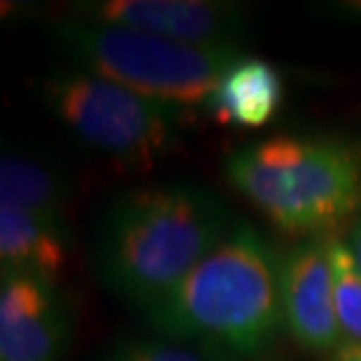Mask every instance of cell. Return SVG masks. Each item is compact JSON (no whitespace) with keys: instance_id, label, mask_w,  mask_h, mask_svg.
<instances>
[{"instance_id":"cell-1","label":"cell","mask_w":361,"mask_h":361,"mask_svg":"<svg viewBox=\"0 0 361 361\" xmlns=\"http://www.w3.org/2000/svg\"><path fill=\"white\" fill-rule=\"evenodd\" d=\"M235 228L214 190L190 180L141 185L99 216L92 263L101 286L146 312L176 288Z\"/></svg>"},{"instance_id":"cell-2","label":"cell","mask_w":361,"mask_h":361,"mask_svg":"<svg viewBox=\"0 0 361 361\" xmlns=\"http://www.w3.org/2000/svg\"><path fill=\"white\" fill-rule=\"evenodd\" d=\"M281 256L249 223L226 240L143 317L155 336L197 343L235 359H261L284 331L279 295Z\"/></svg>"},{"instance_id":"cell-3","label":"cell","mask_w":361,"mask_h":361,"mask_svg":"<svg viewBox=\"0 0 361 361\" xmlns=\"http://www.w3.org/2000/svg\"><path fill=\"white\" fill-rule=\"evenodd\" d=\"M228 183L272 226L331 237L361 214V148L331 136H274L233 150Z\"/></svg>"},{"instance_id":"cell-4","label":"cell","mask_w":361,"mask_h":361,"mask_svg":"<svg viewBox=\"0 0 361 361\" xmlns=\"http://www.w3.org/2000/svg\"><path fill=\"white\" fill-rule=\"evenodd\" d=\"M49 33L80 68L185 111L204 106L223 75L244 56L237 47L185 45L73 14L54 21Z\"/></svg>"},{"instance_id":"cell-5","label":"cell","mask_w":361,"mask_h":361,"mask_svg":"<svg viewBox=\"0 0 361 361\" xmlns=\"http://www.w3.org/2000/svg\"><path fill=\"white\" fill-rule=\"evenodd\" d=\"M35 92L75 139L122 167L150 169L183 143L185 108L143 97L80 66L47 73Z\"/></svg>"},{"instance_id":"cell-6","label":"cell","mask_w":361,"mask_h":361,"mask_svg":"<svg viewBox=\"0 0 361 361\" xmlns=\"http://www.w3.org/2000/svg\"><path fill=\"white\" fill-rule=\"evenodd\" d=\"M71 14L197 47L242 49L249 31L247 10L223 0H87Z\"/></svg>"},{"instance_id":"cell-7","label":"cell","mask_w":361,"mask_h":361,"mask_svg":"<svg viewBox=\"0 0 361 361\" xmlns=\"http://www.w3.org/2000/svg\"><path fill=\"white\" fill-rule=\"evenodd\" d=\"M331 237L298 240L281 256L279 265L284 331L302 352L329 357L345 343L336 310Z\"/></svg>"},{"instance_id":"cell-8","label":"cell","mask_w":361,"mask_h":361,"mask_svg":"<svg viewBox=\"0 0 361 361\" xmlns=\"http://www.w3.org/2000/svg\"><path fill=\"white\" fill-rule=\"evenodd\" d=\"M73 338V312L59 284L42 274L0 277V361H61Z\"/></svg>"},{"instance_id":"cell-9","label":"cell","mask_w":361,"mask_h":361,"mask_svg":"<svg viewBox=\"0 0 361 361\" xmlns=\"http://www.w3.org/2000/svg\"><path fill=\"white\" fill-rule=\"evenodd\" d=\"M0 204L71 233V180L52 160L31 150L10 148L0 157Z\"/></svg>"},{"instance_id":"cell-10","label":"cell","mask_w":361,"mask_h":361,"mask_svg":"<svg viewBox=\"0 0 361 361\" xmlns=\"http://www.w3.org/2000/svg\"><path fill=\"white\" fill-rule=\"evenodd\" d=\"M284 92L286 85L277 66L258 56L244 54L223 75L204 108L221 125L256 129L268 125L279 113Z\"/></svg>"},{"instance_id":"cell-11","label":"cell","mask_w":361,"mask_h":361,"mask_svg":"<svg viewBox=\"0 0 361 361\" xmlns=\"http://www.w3.org/2000/svg\"><path fill=\"white\" fill-rule=\"evenodd\" d=\"M71 233L19 209L0 204V268L54 279L66 268Z\"/></svg>"},{"instance_id":"cell-12","label":"cell","mask_w":361,"mask_h":361,"mask_svg":"<svg viewBox=\"0 0 361 361\" xmlns=\"http://www.w3.org/2000/svg\"><path fill=\"white\" fill-rule=\"evenodd\" d=\"M97 361H240L228 352L197 343L169 341L162 336L125 338L106 350Z\"/></svg>"},{"instance_id":"cell-13","label":"cell","mask_w":361,"mask_h":361,"mask_svg":"<svg viewBox=\"0 0 361 361\" xmlns=\"http://www.w3.org/2000/svg\"><path fill=\"white\" fill-rule=\"evenodd\" d=\"M331 270L336 284V310L345 343L361 348V274L355 265L348 242L341 237H331L329 242Z\"/></svg>"},{"instance_id":"cell-14","label":"cell","mask_w":361,"mask_h":361,"mask_svg":"<svg viewBox=\"0 0 361 361\" xmlns=\"http://www.w3.org/2000/svg\"><path fill=\"white\" fill-rule=\"evenodd\" d=\"M322 12L326 17L361 24V0H331V3L322 5Z\"/></svg>"},{"instance_id":"cell-15","label":"cell","mask_w":361,"mask_h":361,"mask_svg":"<svg viewBox=\"0 0 361 361\" xmlns=\"http://www.w3.org/2000/svg\"><path fill=\"white\" fill-rule=\"evenodd\" d=\"M345 242H348V249H350L352 258H355V265H357V270L361 274V214L350 223L348 240H345Z\"/></svg>"},{"instance_id":"cell-16","label":"cell","mask_w":361,"mask_h":361,"mask_svg":"<svg viewBox=\"0 0 361 361\" xmlns=\"http://www.w3.org/2000/svg\"><path fill=\"white\" fill-rule=\"evenodd\" d=\"M331 361H361V348L352 343H343L334 355H331Z\"/></svg>"}]
</instances>
